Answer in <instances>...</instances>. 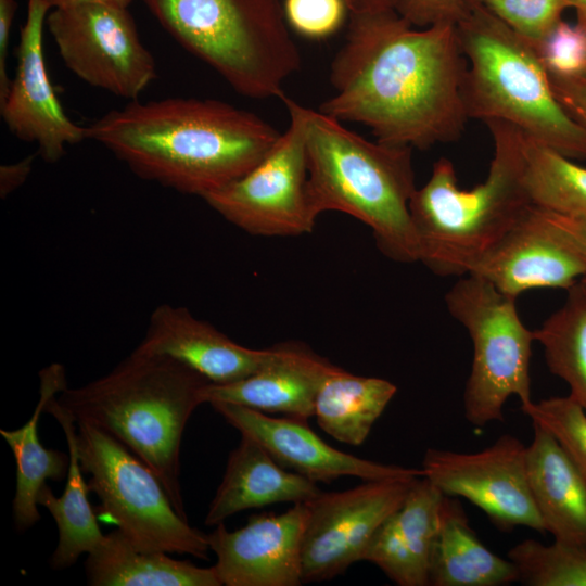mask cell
<instances>
[{"label":"cell","instance_id":"obj_32","mask_svg":"<svg viewBox=\"0 0 586 586\" xmlns=\"http://www.w3.org/2000/svg\"><path fill=\"white\" fill-rule=\"evenodd\" d=\"M487 10L533 46L562 20L566 0H483Z\"/></svg>","mask_w":586,"mask_h":586},{"label":"cell","instance_id":"obj_21","mask_svg":"<svg viewBox=\"0 0 586 586\" xmlns=\"http://www.w3.org/2000/svg\"><path fill=\"white\" fill-rule=\"evenodd\" d=\"M322 491L317 483L285 469L253 438L241 435L211 501L205 524L213 526L251 508L307 502Z\"/></svg>","mask_w":586,"mask_h":586},{"label":"cell","instance_id":"obj_23","mask_svg":"<svg viewBox=\"0 0 586 586\" xmlns=\"http://www.w3.org/2000/svg\"><path fill=\"white\" fill-rule=\"evenodd\" d=\"M66 387L64 368L53 364L40 372V397L27 422L15 430H0L16 462V488L12 502L14 526L18 532L40 520L38 495L46 481L67 475L68 454L46 448L38 434L39 419L48 398Z\"/></svg>","mask_w":586,"mask_h":586},{"label":"cell","instance_id":"obj_12","mask_svg":"<svg viewBox=\"0 0 586 586\" xmlns=\"http://www.w3.org/2000/svg\"><path fill=\"white\" fill-rule=\"evenodd\" d=\"M421 468L445 496L466 498L500 531L546 532L528 484L526 446L515 436L504 434L474 453L429 448Z\"/></svg>","mask_w":586,"mask_h":586},{"label":"cell","instance_id":"obj_7","mask_svg":"<svg viewBox=\"0 0 586 586\" xmlns=\"http://www.w3.org/2000/svg\"><path fill=\"white\" fill-rule=\"evenodd\" d=\"M186 50L238 93L283 99L301 54L279 0H141Z\"/></svg>","mask_w":586,"mask_h":586},{"label":"cell","instance_id":"obj_28","mask_svg":"<svg viewBox=\"0 0 586 586\" xmlns=\"http://www.w3.org/2000/svg\"><path fill=\"white\" fill-rule=\"evenodd\" d=\"M563 305L534 331L549 371L563 380L569 395L586 410V286L579 280Z\"/></svg>","mask_w":586,"mask_h":586},{"label":"cell","instance_id":"obj_15","mask_svg":"<svg viewBox=\"0 0 586 586\" xmlns=\"http://www.w3.org/2000/svg\"><path fill=\"white\" fill-rule=\"evenodd\" d=\"M50 5L46 0H28L21 27L17 66L9 93L0 104L1 116L18 139L38 145L48 163L58 162L66 145L87 139L86 127L65 114L50 81L43 56V27Z\"/></svg>","mask_w":586,"mask_h":586},{"label":"cell","instance_id":"obj_19","mask_svg":"<svg viewBox=\"0 0 586 586\" xmlns=\"http://www.w3.org/2000/svg\"><path fill=\"white\" fill-rule=\"evenodd\" d=\"M273 346L272 358L253 374L227 384L208 383L203 403H232L306 420L314 417L317 393L339 367L301 342Z\"/></svg>","mask_w":586,"mask_h":586},{"label":"cell","instance_id":"obj_22","mask_svg":"<svg viewBox=\"0 0 586 586\" xmlns=\"http://www.w3.org/2000/svg\"><path fill=\"white\" fill-rule=\"evenodd\" d=\"M526 473L536 509L555 539L586 546V479L558 442L533 423Z\"/></svg>","mask_w":586,"mask_h":586},{"label":"cell","instance_id":"obj_34","mask_svg":"<svg viewBox=\"0 0 586 586\" xmlns=\"http://www.w3.org/2000/svg\"><path fill=\"white\" fill-rule=\"evenodd\" d=\"M283 12L296 33L323 39L341 27L348 9L344 0H284Z\"/></svg>","mask_w":586,"mask_h":586},{"label":"cell","instance_id":"obj_11","mask_svg":"<svg viewBox=\"0 0 586 586\" xmlns=\"http://www.w3.org/2000/svg\"><path fill=\"white\" fill-rule=\"evenodd\" d=\"M46 25L65 66L87 84L137 100L156 77L127 8L84 3L52 9Z\"/></svg>","mask_w":586,"mask_h":586},{"label":"cell","instance_id":"obj_27","mask_svg":"<svg viewBox=\"0 0 586 586\" xmlns=\"http://www.w3.org/2000/svg\"><path fill=\"white\" fill-rule=\"evenodd\" d=\"M396 392L385 379L355 375L339 367L320 386L314 417L334 440L359 446Z\"/></svg>","mask_w":586,"mask_h":586},{"label":"cell","instance_id":"obj_29","mask_svg":"<svg viewBox=\"0 0 586 586\" xmlns=\"http://www.w3.org/2000/svg\"><path fill=\"white\" fill-rule=\"evenodd\" d=\"M523 182L533 205L566 217L586 218V167L526 135Z\"/></svg>","mask_w":586,"mask_h":586},{"label":"cell","instance_id":"obj_33","mask_svg":"<svg viewBox=\"0 0 586 586\" xmlns=\"http://www.w3.org/2000/svg\"><path fill=\"white\" fill-rule=\"evenodd\" d=\"M550 78H577L586 74V31L561 20L534 46Z\"/></svg>","mask_w":586,"mask_h":586},{"label":"cell","instance_id":"obj_35","mask_svg":"<svg viewBox=\"0 0 586 586\" xmlns=\"http://www.w3.org/2000/svg\"><path fill=\"white\" fill-rule=\"evenodd\" d=\"M468 0H396L395 12L413 27L456 25L469 11Z\"/></svg>","mask_w":586,"mask_h":586},{"label":"cell","instance_id":"obj_30","mask_svg":"<svg viewBox=\"0 0 586 586\" xmlns=\"http://www.w3.org/2000/svg\"><path fill=\"white\" fill-rule=\"evenodd\" d=\"M519 582L528 586H586V546L527 538L508 551Z\"/></svg>","mask_w":586,"mask_h":586},{"label":"cell","instance_id":"obj_26","mask_svg":"<svg viewBox=\"0 0 586 586\" xmlns=\"http://www.w3.org/2000/svg\"><path fill=\"white\" fill-rule=\"evenodd\" d=\"M87 582L91 586H221L214 566H196L166 552L138 550L119 531L104 535L88 553Z\"/></svg>","mask_w":586,"mask_h":586},{"label":"cell","instance_id":"obj_41","mask_svg":"<svg viewBox=\"0 0 586 586\" xmlns=\"http://www.w3.org/2000/svg\"><path fill=\"white\" fill-rule=\"evenodd\" d=\"M51 9L65 8L84 3H106L128 8L132 0H46Z\"/></svg>","mask_w":586,"mask_h":586},{"label":"cell","instance_id":"obj_4","mask_svg":"<svg viewBox=\"0 0 586 586\" xmlns=\"http://www.w3.org/2000/svg\"><path fill=\"white\" fill-rule=\"evenodd\" d=\"M308 194L315 213L348 214L399 263L419 260L409 202L417 190L412 148L369 141L343 122L304 106Z\"/></svg>","mask_w":586,"mask_h":586},{"label":"cell","instance_id":"obj_1","mask_svg":"<svg viewBox=\"0 0 586 586\" xmlns=\"http://www.w3.org/2000/svg\"><path fill=\"white\" fill-rule=\"evenodd\" d=\"M467 69L454 24L415 29L395 11L351 14L331 63L334 93L318 110L379 141L428 150L464 131Z\"/></svg>","mask_w":586,"mask_h":586},{"label":"cell","instance_id":"obj_37","mask_svg":"<svg viewBox=\"0 0 586 586\" xmlns=\"http://www.w3.org/2000/svg\"><path fill=\"white\" fill-rule=\"evenodd\" d=\"M16 10V0H0V104L5 100L12 81L8 75V51Z\"/></svg>","mask_w":586,"mask_h":586},{"label":"cell","instance_id":"obj_18","mask_svg":"<svg viewBox=\"0 0 586 586\" xmlns=\"http://www.w3.org/2000/svg\"><path fill=\"white\" fill-rule=\"evenodd\" d=\"M138 347L170 356L215 384L232 383L253 374L275 354V346L265 349L242 346L187 308L168 304L153 310Z\"/></svg>","mask_w":586,"mask_h":586},{"label":"cell","instance_id":"obj_42","mask_svg":"<svg viewBox=\"0 0 586 586\" xmlns=\"http://www.w3.org/2000/svg\"><path fill=\"white\" fill-rule=\"evenodd\" d=\"M568 8L576 12V24L586 31V0H566Z\"/></svg>","mask_w":586,"mask_h":586},{"label":"cell","instance_id":"obj_44","mask_svg":"<svg viewBox=\"0 0 586 586\" xmlns=\"http://www.w3.org/2000/svg\"><path fill=\"white\" fill-rule=\"evenodd\" d=\"M584 77H586V74H585V76H584Z\"/></svg>","mask_w":586,"mask_h":586},{"label":"cell","instance_id":"obj_36","mask_svg":"<svg viewBox=\"0 0 586 586\" xmlns=\"http://www.w3.org/2000/svg\"><path fill=\"white\" fill-rule=\"evenodd\" d=\"M550 80L559 102L586 129V77Z\"/></svg>","mask_w":586,"mask_h":586},{"label":"cell","instance_id":"obj_16","mask_svg":"<svg viewBox=\"0 0 586 586\" xmlns=\"http://www.w3.org/2000/svg\"><path fill=\"white\" fill-rule=\"evenodd\" d=\"M306 502L279 514L252 515L229 531L224 522L206 534L213 565L225 586H298L303 584L302 543Z\"/></svg>","mask_w":586,"mask_h":586},{"label":"cell","instance_id":"obj_24","mask_svg":"<svg viewBox=\"0 0 586 586\" xmlns=\"http://www.w3.org/2000/svg\"><path fill=\"white\" fill-rule=\"evenodd\" d=\"M519 581L515 565L482 544L461 505L445 496L430 561L433 586H499Z\"/></svg>","mask_w":586,"mask_h":586},{"label":"cell","instance_id":"obj_20","mask_svg":"<svg viewBox=\"0 0 586 586\" xmlns=\"http://www.w3.org/2000/svg\"><path fill=\"white\" fill-rule=\"evenodd\" d=\"M445 495L425 476L413 480L404 500L378 528L361 560L399 586L430 585V561Z\"/></svg>","mask_w":586,"mask_h":586},{"label":"cell","instance_id":"obj_8","mask_svg":"<svg viewBox=\"0 0 586 586\" xmlns=\"http://www.w3.org/2000/svg\"><path fill=\"white\" fill-rule=\"evenodd\" d=\"M76 447L88 486L100 501L98 519L114 524L143 552L208 559L206 534L174 507L157 475L123 443L102 429L77 422Z\"/></svg>","mask_w":586,"mask_h":586},{"label":"cell","instance_id":"obj_9","mask_svg":"<svg viewBox=\"0 0 586 586\" xmlns=\"http://www.w3.org/2000/svg\"><path fill=\"white\" fill-rule=\"evenodd\" d=\"M449 314L468 331L473 360L463 393L466 420L482 429L504 420L508 398L532 402L530 364L534 331L520 319L515 298L484 279L462 276L446 293Z\"/></svg>","mask_w":586,"mask_h":586},{"label":"cell","instance_id":"obj_31","mask_svg":"<svg viewBox=\"0 0 586 586\" xmlns=\"http://www.w3.org/2000/svg\"><path fill=\"white\" fill-rule=\"evenodd\" d=\"M520 408L558 442L586 479V410L570 395L532 400Z\"/></svg>","mask_w":586,"mask_h":586},{"label":"cell","instance_id":"obj_39","mask_svg":"<svg viewBox=\"0 0 586 586\" xmlns=\"http://www.w3.org/2000/svg\"><path fill=\"white\" fill-rule=\"evenodd\" d=\"M549 214L553 221L573 240L586 259V218H572L551 212ZM581 281L586 286V275Z\"/></svg>","mask_w":586,"mask_h":586},{"label":"cell","instance_id":"obj_10","mask_svg":"<svg viewBox=\"0 0 586 586\" xmlns=\"http://www.w3.org/2000/svg\"><path fill=\"white\" fill-rule=\"evenodd\" d=\"M289 127L246 174L202 199L243 231L294 237L313 231L318 215L308 194L304 105L284 97Z\"/></svg>","mask_w":586,"mask_h":586},{"label":"cell","instance_id":"obj_17","mask_svg":"<svg viewBox=\"0 0 586 586\" xmlns=\"http://www.w3.org/2000/svg\"><path fill=\"white\" fill-rule=\"evenodd\" d=\"M211 405L241 435L256 441L282 467L316 483L343 476L364 481L424 476L422 468L384 464L335 449L307 425L306 419L269 417L266 412L226 402Z\"/></svg>","mask_w":586,"mask_h":586},{"label":"cell","instance_id":"obj_2","mask_svg":"<svg viewBox=\"0 0 586 586\" xmlns=\"http://www.w3.org/2000/svg\"><path fill=\"white\" fill-rule=\"evenodd\" d=\"M86 136L142 179L202 198L251 170L280 132L222 101L168 98L112 110Z\"/></svg>","mask_w":586,"mask_h":586},{"label":"cell","instance_id":"obj_6","mask_svg":"<svg viewBox=\"0 0 586 586\" xmlns=\"http://www.w3.org/2000/svg\"><path fill=\"white\" fill-rule=\"evenodd\" d=\"M468 62L463 97L469 119L501 120L573 160H586V129L557 99L532 43L483 4L456 24Z\"/></svg>","mask_w":586,"mask_h":586},{"label":"cell","instance_id":"obj_40","mask_svg":"<svg viewBox=\"0 0 586 586\" xmlns=\"http://www.w3.org/2000/svg\"><path fill=\"white\" fill-rule=\"evenodd\" d=\"M349 14L395 11L396 0H344Z\"/></svg>","mask_w":586,"mask_h":586},{"label":"cell","instance_id":"obj_3","mask_svg":"<svg viewBox=\"0 0 586 586\" xmlns=\"http://www.w3.org/2000/svg\"><path fill=\"white\" fill-rule=\"evenodd\" d=\"M208 383L186 364L137 346L111 372L79 387L66 386L58 400L76 423L102 429L145 462L188 520L180 485L181 438Z\"/></svg>","mask_w":586,"mask_h":586},{"label":"cell","instance_id":"obj_38","mask_svg":"<svg viewBox=\"0 0 586 586\" xmlns=\"http://www.w3.org/2000/svg\"><path fill=\"white\" fill-rule=\"evenodd\" d=\"M36 154L5 164L0 167V195L8 196L12 191L21 187L29 176Z\"/></svg>","mask_w":586,"mask_h":586},{"label":"cell","instance_id":"obj_13","mask_svg":"<svg viewBox=\"0 0 586 586\" xmlns=\"http://www.w3.org/2000/svg\"><path fill=\"white\" fill-rule=\"evenodd\" d=\"M415 479L365 481L343 492H322L307 501L303 583L331 579L360 561L378 528L404 502Z\"/></svg>","mask_w":586,"mask_h":586},{"label":"cell","instance_id":"obj_43","mask_svg":"<svg viewBox=\"0 0 586 586\" xmlns=\"http://www.w3.org/2000/svg\"><path fill=\"white\" fill-rule=\"evenodd\" d=\"M483 0H468V2L470 3V5H474V4H481Z\"/></svg>","mask_w":586,"mask_h":586},{"label":"cell","instance_id":"obj_5","mask_svg":"<svg viewBox=\"0 0 586 586\" xmlns=\"http://www.w3.org/2000/svg\"><path fill=\"white\" fill-rule=\"evenodd\" d=\"M484 124L494 144L486 179L461 189L453 162L440 157L409 202L419 262L441 277L468 275L532 205L523 182V132L501 120Z\"/></svg>","mask_w":586,"mask_h":586},{"label":"cell","instance_id":"obj_14","mask_svg":"<svg viewBox=\"0 0 586 586\" xmlns=\"http://www.w3.org/2000/svg\"><path fill=\"white\" fill-rule=\"evenodd\" d=\"M468 275L517 300L532 289L569 290L586 275V259L549 212L532 204Z\"/></svg>","mask_w":586,"mask_h":586},{"label":"cell","instance_id":"obj_25","mask_svg":"<svg viewBox=\"0 0 586 586\" xmlns=\"http://www.w3.org/2000/svg\"><path fill=\"white\" fill-rule=\"evenodd\" d=\"M56 394L48 398L44 411L59 421L65 434L68 450L66 484L60 497L44 484L38 495V505L51 513L58 526L59 540L50 564L55 570H63L75 564L82 553L92 551L104 535L88 500L90 489L77 454L75 420L60 404Z\"/></svg>","mask_w":586,"mask_h":586}]
</instances>
